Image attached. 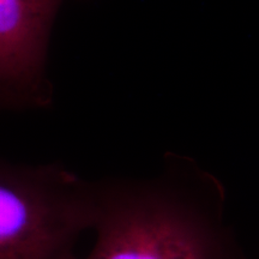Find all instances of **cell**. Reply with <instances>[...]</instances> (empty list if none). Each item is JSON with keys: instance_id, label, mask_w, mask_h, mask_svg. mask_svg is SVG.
Wrapping results in <instances>:
<instances>
[{"instance_id": "obj_1", "label": "cell", "mask_w": 259, "mask_h": 259, "mask_svg": "<svg viewBox=\"0 0 259 259\" xmlns=\"http://www.w3.org/2000/svg\"><path fill=\"white\" fill-rule=\"evenodd\" d=\"M95 242L77 259H247L218 178L168 155L158 173L94 180Z\"/></svg>"}, {"instance_id": "obj_2", "label": "cell", "mask_w": 259, "mask_h": 259, "mask_svg": "<svg viewBox=\"0 0 259 259\" xmlns=\"http://www.w3.org/2000/svg\"><path fill=\"white\" fill-rule=\"evenodd\" d=\"M94 204V180L61 164L0 160V259H77Z\"/></svg>"}, {"instance_id": "obj_3", "label": "cell", "mask_w": 259, "mask_h": 259, "mask_svg": "<svg viewBox=\"0 0 259 259\" xmlns=\"http://www.w3.org/2000/svg\"><path fill=\"white\" fill-rule=\"evenodd\" d=\"M66 0H0V94L12 109L52 102L46 79L50 32Z\"/></svg>"}, {"instance_id": "obj_4", "label": "cell", "mask_w": 259, "mask_h": 259, "mask_svg": "<svg viewBox=\"0 0 259 259\" xmlns=\"http://www.w3.org/2000/svg\"><path fill=\"white\" fill-rule=\"evenodd\" d=\"M0 109H12L11 105H10L8 100L2 94H0Z\"/></svg>"}]
</instances>
